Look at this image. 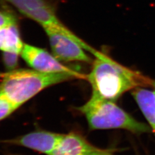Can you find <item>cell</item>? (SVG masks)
I'll use <instances>...</instances> for the list:
<instances>
[{"label":"cell","mask_w":155,"mask_h":155,"mask_svg":"<svg viewBox=\"0 0 155 155\" xmlns=\"http://www.w3.org/2000/svg\"><path fill=\"white\" fill-rule=\"evenodd\" d=\"M92 68L86 78L92 93L106 100L116 101L123 94L139 87L151 86L152 79L133 71L97 51Z\"/></svg>","instance_id":"6da1fadb"},{"label":"cell","mask_w":155,"mask_h":155,"mask_svg":"<svg viewBox=\"0 0 155 155\" xmlns=\"http://www.w3.org/2000/svg\"><path fill=\"white\" fill-rule=\"evenodd\" d=\"M86 78L75 70L68 72H43L33 69H19L4 74L0 94L19 108L42 90L69 80Z\"/></svg>","instance_id":"7a4b0ae2"},{"label":"cell","mask_w":155,"mask_h":155,"mask_svg":"<svg viewBox=\"0 0 155 155\" xmlns=\"http://www.w3.org/2000/svg\"><path fill=\"white\" fill-rule=\"evenodd\" d=\"M77 110L85 116L89 129L92 130L120 129L140 134L151 130L147 124L137 121L122 109L115 101L106 100L93 93Z\"/></svg>","instance_id":"3957f363"},{"label":"cell","mask_w":155,"mask_h":155,"mask_svg":"<svg viewBox=\"0 0 155 155\" xmlns=\"http://www.w3.org/2000/svg\"><path fill=\"white\" fill-rule=\"evenodd\" d=\"M24 16L38 23L43 29L51 28L65 33L79 41L83 40L61 22L54 6L47 0H6Z\"/></svg>","instance_id":"277c9868"},{"label":"cell","mask_w":155,"mask_h":155,"mask_svg":"<svg viewBox=\"0 0 155 155\" xmlns=\"http://www.w3.org/2000/svg\"><path fill=\"white\" fill-rule=\"evenodd\" d=\"M48 36L52 54L61 61H81L92 63L86 52L95 55L98 51L85 41L81 42L55 29H43Z\"/></svg>","instance_id":"5b68a950"},{"label":"cell","mask_w":155,"mask_h":155,"mask_svg":"<svg viewBox=\"0 0 155 155\" xmlns=\"http://www.w3.org/2000/svg\"><path fill=\"white\" fill-rule=\"evenodd\" d=\"M20 56L28 66L40 72H68L75 70L62 64L47 51L32 45L24 43Z\"/></svg>","instance_id":"8992f818"},{"label":"cell","mask_w":155,"mask_h":155,"mask_svg":"<svg viewBox=\"0 0 155 155\" xmlns=\"http://www.w3.org/2000/svg\"><path fill=\"white\" fill-rule=\"evenodd\" d=\"M63 134L47 130H36L1 143L25 147L41 153L49 155L60 141Z\"/></svg>","instance_id":"52a82bcc"},{"label":"cell","mask_w":155,"mask_h":155,"mask_svg":"<svg viewBox=\"0 0 155 155\" xmlns=\"http://www.w3.org/2000/svg\"><path fill=\"white\" fill-rule=\"evenodd\" d=\"M97 148L79 133L70 132L63 134L49 155H83Z\"/></svg>","instance_id":"ba28073f"},{"label":"cell","mask_w":155,"mask_h":155,"mask_svg":"<svg viewBox=\"0 0 155 155\" xmlns=\"http://www.w3.org/2000/svg\"><path fill=\"white\" fill-rule=\"evenodd\" d=\"M132 96L155 134V94L145 87L133 89Z\"/></svg>","instance_id":"9c48e42d"},{"label":"cell","mask_w":155,"mask_h":155,"mask_svg":"<svg viewBox=\"0 0 155 155\" xmlns=\"http://www.w3.org/2000/svg\"><path fill=\"white\" fill-rule=\"evenodd\" d=\"M24 43L17 24L0 29V51L13 52L20 55Z\"/></svg>","instance_id":"30bf717a"},{"label":"cell","mask_w":155,"mask_h":155,"mask_svg":"<svg viewBox=\"0 0 155 155\" xmlns=\"http://www.w3.org/2000/svg\"><path fill=\"white\" fill-rule=\"evenodd\" d=\"M17 109L16 106L0 94V121L11 116Z\"/></svg>","instance_id":"8fae6325"},{"label":"cell","mask_w":155,"mask_h":155,"mask_svg":"<svg viewBox=\"0 0 155 155\" xmlns=\"http://www.w3.org/2000/svg\"><path fill=\"white\" fill-rule=\"evenodd\" d=\"M20 55L13 52H2V60L8 71L16 70Z\"/></svg>","instance_id":"7c38bea8"},{"label":"cell","mask_w":155,"mask_h":155,"mask_svg":"<svg viewBox=\"0 0 155 155\" xmlns=\"http://www.w3.org/2000/svg\"><path fill=\"white\" fill-rule=\"evenodd\" d=\"M17 24L16 18L11 13L0 11V29Z\"/></svg>","instance_id":"4fadbf2b"},{"label":"cell","mask_w":155,"mask_h":155,"mask_svg":"<svg viewBox=\"0 0 155 155\" xmlns=\"http://www.w3.org/2000/svg\"><path fill=\"white\" fill-rule=\"evenodd\" d=\"M83 155H113L112 150H102L97 148Z\"/></svg>","instance_id":"5bb4252c"},{"label":"cell","mask_w":155,"mask_h":155,"mask_svg":"<svg viewBox=\"0 0 155 155\" xmlns=\"http://www.w3.org/2000/svg\"><path fill=\"white\" fill-rule=\"evenodd\" d=\"M151 87H152L153 90V91H154V93H155V80H153V81H152V83Z\"/></svg>","instance_id":"9a60e30c"},{"label":"cell","mask_w":155,"mask_h":155,"mask_svg":"<svg viewBox=\"0 0 155 155\" xmlns=\"http://www.w3.org/2000/svg\"><path fill=\"white\" fill-rule=\"evenodd\" d=\"M4 74L5 73H0V78H2L3 77V76L4 75Z\"/></svg>","instance_id":"2e32d148"}]
</instances>
